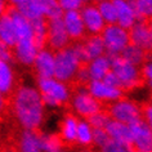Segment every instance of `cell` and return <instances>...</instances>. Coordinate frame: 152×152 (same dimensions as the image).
Listing matches in <instances>:
<instances>
[{
	"instance_id": "1",
	"label": "cell",
	"mask_w": 152,
	"mask_h": 152,
	"mask_svg": "<svg viewBox=\"0 0 152 152\" xmlns=\"http://www.w3.org/2000/svg\"><path fill=\"white\" fill-rule=\"evenodd\" d=\"M12 108L17 123L23 130H37L44 121L45 106L34 85H21L13 93Z\"/></svg>"
},
{
	"instance_id": "2",
	"label": "cell",
	"mask_w": 152,
	"mask_h": 152,
	"mask_svg": "<svg viewBox=\"0 0 152 152\" xmlns=\"http://www.w3.org/2000/svg\"><path fill=\"white\" fill-rule=\"evenodd\" d=\"M36 89L45 107L56 108L67 103L71 98V89L66 83H62L54 77L37 79Z\"/></svg>"
},
{
	"instance_id": "3",
	"label": "cell",
	"mask_w": 152,
	"mask_h": 152,
	"mask_svg": "<svg viewBox=\"0 0 152 152\" xmlns=\"http://www.w3.org/2000/svg\"><path fill=\"white\" fill-rule=\"evenodd\" d=\"M80 66V61L75 56L70 45L62 50L54 52V79L57 80L66 84L72 81Z\"/></svg>"
},
{
	"instance_id": "4",
	"label": "cell",
	"mask_w": 152,
	"mask_h": 152,
	"mask_svg": "<svg viewBox=\"0 0 152 152\" xmlns=\"http://www.w3.org/2000/svg\"><path fill=\"white\" fill-rule=\"evenodd\" d=\"M111 72L116 76L123 92L138 88L142 83L139 67L124 61L120 56L111 58Z\"/></svg>"
},
{
	"instance_id": "5",
	"label": "cell",
	"mask_w": 152,
	"mask_h": 152,
	"mask_svg": "<svg viewBox=\"0 0 152 152\" xmlns=\"http://www.w3.org/2000/svg\"><path fill=\"white\" fill-rule=\"evenodd\" d=\"M101 39L104 45L106 56L110 58L119 57L123 50L129 44V32L128 30L120 27L119 25H107L101 32Z\"/></svg>"
},
{
	"instance_id": "6",
	"label": "cell",
	"mask_w": 152,
	"mask_h": 152,
	"mask_svg": "<svg viewBox=\"0 0 152 152\" xmlns=\"http://www.w3.org/2000/svg\"><path fill=\"white\" fill-rule=\"evenodd\" d=\"M107 113L111 120L119 121L125 125H132L142 119V108L139 107V104L133 99L124 97L110 104Z\"/></svg>"
},
{
	"instance_id": "7",
	"label": "cell",
	"mask_w": 152,
	"mask_h": 152,
	"mask_svg": "<svg viewBox=\"0 0 152 152\" xmlns=\"http://www.w3.org/2000/svg\"><path fill=\"white\" fill-rule=\"evenodd\" d=\"M70 104L72 111L76 113V117L80 116L84 120L90 117L94 113L99 112L102 110V106L99 102H97L94 98L90 96L88 89L85 86L79 88L74 94H71Z\"/></svg>"
},
{
	"instance_id": "8",
	"label": "cell",
	"mask_w": 152,
	"mask_h": 152,
	"mask_svg": "<svg viewBox=\"0 0 152 152\" xmlns=\"http://www.w3.org/2000/svg\"><path fill=\"white\" fill-rule=\"evenodd\" d=\"M130 129L132 147L135 152H152V130L151 125L140 119L137 123L129 125Z\"/></svg>"
},
{
	"instance_id": "9",
	"label": "cell",
	"mask_w": 152,
	"mask_h": 152,
	"mask_svg": "<svg viewBox=\"0 0 152 152\" xmlns=\"http://www.w3.org/2000/svg\"><path fill=\"white\" fill-rule=\"evenodd\" d=\"M70 44V37H68L66 30H64L62 18L47 21V45L48 49L53 52H58L67 48Z\"/></svg>"
},
{
	"instance_id": "10",
	"label": "cell",
	"mask_w": 152,
	"mask_h": 152,
	"mask_svg": "<svg viewBox=\"0 0 152 152\" xmlns=\"http://www.w3.org/2000/svg\"><path fill=\"white\" fill-rule=\"evenodd\" d=\"M89 94L92 96L94 99L99 103H113V102L119 101L123 98L124 92L120 88H113V86L107 85L106 83L102 80L99 81H90L88 86Z\"/></svg>"
},
{
	"instance_id": "11",
	"label": "cell",
	"mask_w": 152,
	"mask_h": 152,
	"mask_svg": "<svg viewBox=\"0 0 152 152\" xmlns=\"http://www.w3.org/2000/svg\"><path fill=\"white\" fill-rule=\"evenodd\" d=\"M80 12V17L84 25L85 32H88L90 36L93 35H101V32L103 31L106 27L103 18L101 17L99 12L97 9L96 4H84V7L79 10Z\"/></svg>"
},
{
	"instance_id": "12",
	"label": "cell",
	"mask_w": 152,
	"mask_h": 152,
	"mask_svg": "<svg viewBox=\"0 0 152 152\" xmlns=\"http://www.w3.org/2000/svg\"><path fill=\"white\" fill-rule=\"evenodd\" d=\"M129 32V43L135 45L144 52L151 50L152 48V28L151 25L146 21H137L130 28Z\"/></svg>"
},
{
	"instance_id": "13",
	"label": "cell",
	"mask_w": 152,
	"mask_h": 152,
	"mask_svg": "<svg viewBox=\"0 0 152 152\" xmlns=\"http://www.w3.org/2000/svg\"><path fill=\"white\" fill-rule=\"evenodd\" d=\"M12 8L28 22L45 20V0H14Z\"/></svg>"
},
{
	"instance_id": "14",
	"label": "cell",
	"mask_w": 152,
	"mask_h": 152,
	"mask_svg": "<svg viewBox=\"0 0 152 152\" xmlns=\"http://www.w3.org/2000/svg\"><path fill=\"white\" fill-rule=\"evenodd\" d=\"M32 66L37 79L54 77V52L48 48L40 49L34 59Z\"/></svg>"
},
{
	"instance_id": "15",
	"label": "cell",
	"mask_w": 152,
	"mask_h": 152,
	"mask_svg": "<svg viewBox=\"0 0 152 152\" xmlns=\"http://www.w3.org/2000/svg\"><path fill=\"white\" fill-rule=\"evenodd\" d=\"M12 52H13V58L18 63H21L22 66L30 67L32 66L34 59H35L39 49L35 45L34 39H27V40H17Z\"/></svg>"
},
{
	"instance_id": "16",
	"label": "cell",
	"mask_w": 152,
	"mask_h": 152,
	"mask_svg": "<svg viewBox=\"0 0 152 152\" xmlns=\"http://www.w3.org/2000/svg\"><path fill=\"white\" fill-rule=\"evenodd\" d=\"M62 22L70 40L80 41L85 36L86 32L80 17V12H64L62 16Z\"/></svg>"
},
{
	"instance_id": "17",
	"label": "cell",
	"mask_w": 152,
	"mask_h": 152,
	"mask_svg": "<svg viewBox=\"0 0 152 152\" xmlns=\"http://www.w3.org/2000/svg\"><path fill=\"white\" fill-rule=\"evenodd\" d=\"M113 4H115L116 12H117L116 25H119L120 27H123L125 30H129L138 21L132 1H126V0H113Z\"/></svg>"
},
{
	"instance_id": "18",
	"label": "cell",
	"mask_w": 152,
	"mask_h": 152,
	"mask_svg": "<svg viewBox=\"0 0 152 152\" xmlns=\"http://www.w3.org/2000/svg\"><path fill=\"white\" fill-rule=\"evenodd\" d=\"M86 70L89 72L90 81H99L111 71V58L108 56H102L98 58L89 61L86 64Z\"/></svg>"
},
{
	"instance_id": "19",
	"label": "cell",
	"mask_w": 152,
	"mask_h": 152,
	"mask_svg": "<svg viewBox=\"0 0 152 152\" xmlns=\"http://www.w3.org/2000/svg\"><path fill=\"white\" fill-rule=\"evenodd\" d=\"M16 88V72L12 63L0 61V94L8 96Z\"/></svg>"
},
{
	"instance_id": "20",
	"label": "cell",
	"mask_w": 152,
	"mask_h": 152,
	"mask_svg": "<svg viewBox=\"0 0 152 152\" xmlns=\"http://www.w3.org/2000/svg\"><path fill=\"white\" fill-rule=\"evenodd\" d=\"M20 152H41L40 133L36 130H22L18 135Z\"/></svg>"
},
{
	"instance_id": "21",
	"label": "cell",
	"mask_w": 152,
	"mask_h": 152,
	"mask_svg": "<svg viewBox=\"0 0 152 152\" xmlns=\"http://www.w3.org/2000/svg\"><path fill=\"white\" fill-rule=\"evenodd\" d=\"M104 130L107 133L110 140L119 142V143H125V144L132 143L129 125H125V124L119 123V121H115V120H110V123L107 124V126L104 128Z\"/></svg>"
},
{
	"instance_id": "22",
	"label": "cell",
	"mask_w": 152,
	"mask_h": 152,
	"mask_svg": "<svg viewBox=\"0 0 152 152\" xmlns=\"http://www.w3.org/2000/svg\"><path fill=\"white\" fill-rule=\"evenodd\" d=\"M79 119L75 115L68 113L61 120L59 124V138L63 143H75L76 142V130H77Z\"/></svg>"
},
{
	"instance_id": "23",
	"label": "cell",
	"mask_w": 152,
	"mask_h": 152,
	"mask_svg": "<svg viewBox=\"0 0 152 152\" xmlns=\"http://www.w3.org/2000/svg\"><path fill=\"white\" fill-rule=\"evenodd\" d=\"M0 41L4 43L10 49L17 43L16 27H14V23L10 16L8 14V12L4 16L0 17Z\"/></svg>"
},
{
	"instance_id": "24",
	"label": "cell",
	"mask_w": 152,
	"mask_h": 152,
	"mask_svg": "<svg viewBox=\"0 0 152 152\" xmlns=\"http://www.w3.org/2000/svg\"><path fill=\"white\" fill-rule=\"evenodd\" d=\"M81 43L84 45V50H85L88 62L94 58H98V57H102L106 54L103 41H102L99 35L89 36V37H86L84 41H81Z\"/></svg>"
},
{
	"instance_id": "25",
	"label": "cell",
	"mask_w": 152,
	"mask_h": 152,
	"mask_svg": "<svg viewBox=\"0 0 152 152\" xmlns=\"http://www.w3.org/2000/svg\"><path fill=\"white\" fill-rule=\"evenodd\" d=\"M120 57L124 61L134 64V66H137V67H139L140 64H143L144 62H146V58H147L146 52H144L143 49L133 45V44H129L128 47L123 50Z\"/></svg>"
},
{
	"instance_id": "26",
	"label": "cell",
	"mask_w": 152,
	"mask_h": 152,
	"mask_svg": "<svg viewBox=\"0 0 152 152\" xmlns=\"http://www.w3.org/2000/svg\"><path fill=\"white\" fill-rule=\"evenodd\" d=\"M97 5V9L99 12L101 17L103 18L106 25H115L116 18H117V12L116 7L113 4V0H102Z\"/></svg>"
},
{
	"instance_id": "27",
	"label": "cell",
	"mask_w": 152,
	"mask_h": 152,
	"mask_svg": "<svg viewBox=\"0 0 152 152\" xmlns=\"http://www.w3.org/2000/svg\"><path fill=\"white\" fill-rule=\"evenodd\" d=\"M32 36L37 49H43L47 45V20H36L31 22Z\"/></svg>"
},
{
	"instance_id": "28",
	"label": "cell",
	"mask_w": 152,
	"mask_h": 152,
	"mask_svg": "<svg viewBox=\"0 0 152 152\" xmlns=\"http://www.w3.org/2000/svg\"><path fill=\"white\" fill-rule=\"evenodd\" d=\"M41 139V152H59L63 150V142L57 134L44 133L40 134Z\"/></svg>"
},
{
	"instance_id": "29",
	"label": "cell",
	"mask_w": 152,
	"mask_h": 152,
	"mask_svg": "<svg viewBox=\"0 0 152 152\" xmlns=\"http://www.w3.org/2000/svg\"><path fill=\"white\" fill-rule=\"evenodd\" d=\"M92 135H93V128L88 124L86 120H79L77 130H76V142L83 147H88L92 144Z\"/></svg>"
},
{
	"instance_id": "30",
	"label": "cell",
	"mask_w": 152,
	"mask_h": 152,
	"mask_svg": "<svg viewBox=\"0 0 152 152\" xmlns=\"http://www.w3.org/2000/svg\"><path fill=\"white\" fill-rule=\"evenodd\" d=\"M132 4L138 21H146L152 16L151 0H135V1H132Z\"/></svg>"
},
{
	"instance_id": "31",
	"label": "cell",
	"mask_w": 152,
	"mask_h": 152,
	"mask_svg": "<svg viewBox=\"0 0 152 152\" xmlns=\"http://www.w3.org/2000/svg\"><path fill=\"white\" fill-rule=\"evenodd\" d=\"M110 116L107 112L104 111H101L94 113V115H92L90 117H88L86 119V121H88V124L92 126L93 129H104L106 126H107V124L110 123Z\"/></svg>"
},
{
	"instance_id": "32",
	"label": "cell",
	"mask_w": 152,
	"mask_h": 152,
	"mask_svg": "<svg viewBox=\"0 0 152 152\" xmlns=\"http://www.w3.org/2000/svg\"><path fill=\"white\" fill-rule=\"evenodd\" d=\"M63 10L61 9L58 1L56 0H45V18L49 20H57L62 18Z\"/></svg>"
},
{
	"instance_id": "33",
	"label": "cell",
	"mask_w": 152,
	"mask_h": 152,
	"mask_svg": "<svg viewBox=\"0 0 152 152\" xmlns=\"http://www.w3.org/2000/svg\"><path fill=\"white\" fill-rule=\"evenodd\" d=\"M99 152H135V151L132 147V144H125V143L110 140L106 146L99 148Z\"/></svg>"
},
{
	"instance_id": "34",
	"label": "cell",
	"mask_w": 152,
	"mask_h": 152,
	"mask_svg": "<svg viewBox=\"0 0 152 152\" xmlns=\"http://www.w3.org/2000/svg\"><path fill=\"white\" fill-rule=\"evenodd\" d=\"M110 142V138L104 129H93L92 135V144H94L98 148H102Z\"/></svg>"
},
{
	"instance_id": "35",
	"label": "cell",
	"mask_w": 152,
	"mask_h": 152,
	"mask_svg": "<svg viewBox=\"0 0 152 152\" xmlns=\"http://www.w3.org/2000/svg\"><path fill=\"white\" fill-rule=\"evenodd\" d=\"M58 4L64 12H79L85 3L83 0H59Z\"/></svg>"
},
{
	"instance_id": "36",
	"label": "cell",
	"mask_w": 152,
	"mask_h": 152,
	"mask_svg": "<svg viewBox=\"0 0 152 152\" xmlns=\"http://www.w3.org/2000/svg\"><path fill=\"white\" fill-rule=\"evenodd\" d=\"M139 70H140V77H142V80H146L148 86H151V83H152V63H151L150 57H147V61L142 64V67H140Z\"/></svg>"
},
{
	"instance_id": "37",
	"label": "cell",
	"mask_w": 152,
	"mask_h": 152,
	"mask_svg": "<svg viewBox=\"0 0 152 152\" xmlns=\"http://www.w3.org/2000/svg\"><path fill=\"white\" fill-rule=\"evenodd\" d=\"M74 80H76L79 84H83V85L89 84L90 77H89V72L86 70V66H80V68H79L77 72H76Z\"/></svg>"
},
{
	"instance_id": "38",
	"label": "cell",
	"mask_w": 152,
	"mask_h": 152,
	"mask_svg": "<svg viewBox=\"0 0 152 152\" xmlns=\"http://www.w3.org/2000/svg\"><path fill=\"white\" fill-rule=\"evenodd\" d=\"M13 59V52L9 47H7L4 43L0 41V61H4V62L12 63Z\"/></svg>"
},
{
	"instance_id": "39",
	"label": "cell",
	"mask_w": 152,
	"mask_h": 152,
	"mask_svg": "<svg viewBox=\"0 0 152 152\" xmlns=\"http://www.w3.org/2000/svg\"><path fill=\"white\" fill-rule=\"evenodd\" d=\"M103 83H106L107 85H110V86H113V88H120V85H119V81H117V79H116V76L112 74L111 71L108 72L107 75L103 77V80H102ZM121 89V88H120Z\"/></svg>"
},
{
	"instance_id": "40",
	"label": "cell",
	"mask_w": 152,
	"mask_h": 152,
	"mask_svg": "<svg viewBox=\"0 0 152 152\" xmlns=\"http://www.w3.org/2000/svg\"><path fill=\"white\" fill-rule=\"evenodd\" d=\"M142 120L144 123H147L148 125H151V123H152V107H151V104H147L142 108Z\"/></svg>"
},
{
	"instance_id": "41",
	"label": "cell",
	"mask_w": 152,
	"mask_h": 152,
	"mask_svg": "<svg viewBox=\"0 0 152 152\" xmlns=\"http://www.w3.org/2000/svg\"><path fill=\"white\" fill-rule=\"evenodd\" d=\"M8 9H9L8 4H7L4 0H0V17L4 16V14H5L7 12H8Z\"/></svg>"
},
{
	"instance_id": "42",
	"label": "cell",
	"mask_w": 152,
	"mask_h": 152,
	"mask_svg": "<svg viewBox=\"0 0 152 152\" xmlns=\"http://www.w3.org/2000/svg\"><path fill=\"white\" fill-rule=\"evenodd\" d=\"M4 108H5V97L0 94V112H3Z\"/></svg>"
},
{
	"instance_id": "43",
	"label": "cell",
	"mask_w": 152,
	"mask_h": 152,
	"mask_svg": "<svg viewBox=\"0 0 152 152\" xmlns=\"http://www.w3.org/2000/svg\"><path fill=\"white\" fill-rule=\"evenodd\" d=\"M80 152H93L92 150H86V148H85V150H81Z\"/></svg>"
},
{
	"instance_id": "44",
	"label": "cell",
	"mask_w": 152,
	"mask_h": 152,
	"mask_svg": "<svg viewBox=\"0 0 152 152\" xmlns=\"http://www.w3.org/2000/svg\"><path fill=\"white\" fill-rule=\"evenodd\" d=\"M59 152H70V151H67L66 148H63V150H62V151H59Z\"/></svg>"
}]
</instances>
